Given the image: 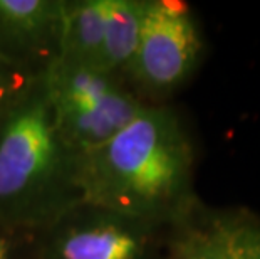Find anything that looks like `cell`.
<instances>
[{
	"label": "cell",
	"mask_w": 260,
	"mask_h": 259,
	"mask_svg": "<svg viewBox=\"0 0 260 259\" xmlns=\"http://www.w3.org/2000/svg\"><path fill=\"white\" fill-rule=\"evenodd\" d=\"M0 125V216L41 222L66 207L73 155L60 143L42 79L24 88ZM79 200V197H77Z\"/></svg>",
	"instance_id": "2"
},
{
	"label": "cell",
	"mask_w": 260,
	"mask_h": 259,
	"mask_svg": "<svg viewBox=\"0 0 260 259\" xmlns=\"http://www.w3.org/2000/svg\"><path fill=\"white\" fill-rule=\"evenodd\" d=\"M5 59L0 57V113H5V109L10 106V103L15 100V81L10 73L5 69Z\"/></svg>",
	"instance_id": "10"
},
{
	"label": "cell",
	"mask_w": 260,
	"mask_h": 259,
	"mask_svg": "<svg viewBox=\"0 0 260 259\" xmlns=\"http://www.w3.org/2000/svg\"><path fill=\"white\" fill-rule=\"evenodd\" d=\"M191 174V143L167 108L143 106L108 141L73 157L79 202L126 222L181 216L190 206Z\"/></svg>",
	"instance_id": "1"
},
{
	"label": "cell",
	"mask_w": 260,
	"mask_h": 259,
	"mask_svg": "<svg viewBox=\"0 0 260 259\" xmlns=\"http://www.w3.org/2000/svg\"><path fill=\"white\" fill-rule=\"evenodd\" d=\"M113 2L86 0L74 5L66 4L56 57L64 63L96 68Z\"/></svg>",
	"instance_id": "7"
},
{
	"label": "cell",
	"mask_w": 260,
	"mask_h": 259,
	"mask_svg": "<svg viewBox=\"0 0 260 259\" xmlns=\"http://www.w3.org/2000/svg\"><path fill=\"white\" fill-rule=\"evenodd\" d=\"M200 52L195 22L183 4L146 2L141 36L129 68L138 81L163 91L191 73Z\"/></svg>",
	"instance_id": "4"
},
{
	"label": "cell",
	"mask_w": 260,
	"mask_h": 259,
	"mask_svg": "<svg viewBox=\"0 0 260 259\" xmlns=\"http://www.w3.org/2000/svg\"><path fill=\"white\" fill-rule=\"evenodd\" d=\"M141 251L140 236L118 222L71 229L56 246L57 259H138Z\"/></svg>",
	"instance_id": "8"
},
{
	"label": "cell",
	"mask_w": 260,
	"mask_h": 259,
	"mask_svg": "<svg viewBox=\"0 0 260 259\" xmlns=\"http://www.w3.org/2000/svg\"><path fill=\"white\" fill-rule=\"evenodd\" d=\"M146 2L141 0H114L106 22L104 41L96 68L114 74L129 68L141 36Z\"/></svg>",
	"instance_id": "9"
},
{
	"label": "cell",
	"mask_w": 260,
	"mask_h": 259,
	"mask_svg": "<svg viewBox=\"0 0 260 259\" xmlns=\"http://www.w3.org/2000/svg\"><path fill=\"white\" fill-rule=\"evenodd\" d=\"M66 4L51 0H0V57L4 49L59 46Z\"/></svg>",
	"instance_id": "6"
},
{
	"label": "cell",
	"mask_w": 260,
	"mask_h": 259,
	"mask_svg": "<svg viewBox=\"0 0 260 259\" xmlns=\"http://www.w3.org/2000/svg\"><path fill=\"white\" fill-rule=\"evenodd\" d=\"M176 259H260V225L242 217H217L188 231Z\"/></svg>",
	"instance_id": "5"
},
{
	"label": "cell",
	"mask_w": 260,
	"mask_h": 259,
	"mask_svg": "<svg viewBox=\"0 0 260 259\" xmlns=\"http://www.w3.org/2000/svg\"><path fill=\"white\" fill-rule=\"evenodd\" d=\"M0 259H9V244L4 238H0Z\"/></svg>",
	"instance_id": "11"
},
{
	"label": "cell",
	"mask_w": 260,
	"mask_h": 259,
	"mask_svg": "<svg viewBox=\"0 0 260 259\" xmlns=\"http://www.w3.org/2000/svg\"><path fill=\"white\" fill-rule=\"evenodd\" d=\"M41 79L57 136L73 157L103 145L143 108L113 74L91 66L54 57Z\"/></svg>",
	"instance_id": "3"
}]
</instances>
